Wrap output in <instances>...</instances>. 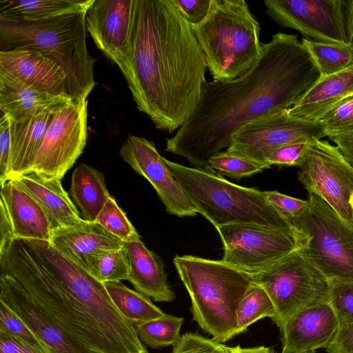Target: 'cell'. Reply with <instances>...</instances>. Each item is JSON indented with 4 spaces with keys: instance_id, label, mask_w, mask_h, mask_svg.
I'll list each match as a JSON object with an SVG mask.
<instances>
[{
    "instance_id": "6da1fadb",
    "label": "cell",
    "mask_w": 353,
    "mask_h": 353,
    "mask_svg": "<svg viewBox=\"0 0 353 353\" xmlns=\"http://www.w3.org/2000/svg\"><path fill=\"white\" fill-rule=\"evenodd\" d=\"M321 78L316 63L297 35L278 32L262 43L259 58L245 73L232 80L204 84L198 105L165 150L196 168L211 170L209 160L245 123L294 105Z\"/></svg>"
},
{
    "instance_id": "7a4b0ae2",
    "label": "cell",
    "mask_w": 353,
    "mask_h": 353,
    "mask_svg": "<svg viewBox=\"0 0 353 353\" xmlns=\"http://www.w3.org/2000/svg\"><path fill=\"white\" fill-rule=\"evenodd\" d=\"M0 268L1 274L12 276L43 312L90 353H148L104 283L50 241L13 239L0 253Z\"/></svg>"
},
{
    "instance_id": "3957f363",
    "label": "cell",
    "mask_w": 353,
    "mask_h": 353,
    "mask_svg": "<svg viewBox=\"0 0 353 353\" xmlns=\"http://www.w3.org/2000/svg\"><path fill=\"white\" fill-rule=\"evenodd\" d=\"M207 64L192 26L172 0H135L124 76L139 111L172 133L188 119L206 83Z\"/></svg>"
},
{
    "instance_id": "277c9868",
    "label": "cell",
    "mask_w": 353,
    "mask_h": 353,
    "mask_svg": "<svg viewBox=\"0 0 353 353\" xmlns=\"http://www.w3.org/2000/svg\"><path fill=\"white\" fill-rule=\"evenodd\" d=\"M86 12L41 21L0 14V51L32 48L57 63L67 77L72 101L87 99L95 86L94 59L86 46Z\"/></svg>"
},
{
    "instance_id": "5b68a950",
    "label": "cell",
    "mask_w": 353,
    "mask_h": 353,
    "mask_svg": "<svg viewBox=\"0 0 353 353\" xmlns=\"http://www.w3.org/2000/svg\"><path fill=\"white\" fill-rule=\"evenodd\" d=\"M164 160L198 212L216 228L246 225L301 233L268 201L264 192L233 183L214 170Z\"/></svg>"
},
{
    "instance_id": "8992f818",
    "label": "cell",
    "mask_w": 353,
    "mask_h": 353,
    "mask_svg": "<svg viewBox=\"0 0 353 353\" xmlns=\"http://www.w3.org/2000/svg\"><path fill=\"white\" fill-rule=\"evenodd\" d=\"M173 262L189 294L193 320L219 343L235 337L236 309L254 283L252 276L222 260L184 255Z\"/></svg>"
},
{
    "instance_id": "52a82bcc",
    "label": "cell",
    "mask_w": 353,
    "mask_h": 353,
    "mask_svg": "<svg viewBox=\"0 0 353 353\" xmlns=\"http://www.w3.org/2000/svg\"><path fill=\"white\" fill-rule=\"evenodd\" d=\"M192 28L214 80L239 77L261 55V27L244 0H212L205 19Z\"/></svg>"
},
{
    "instance_id": "ba28073f",
    "label": "cell",
    "mask_w": 353,
    "mask_h": 353,
    "mask_svg": "<svg viewBox=\"0 0 353 353\" xmlns=\"http://www.w3.org/2000/svg\"><path fill=\"white\" fill-rule=\"evenodd\" d=\"M308 207L291 221L305 239L302 256L330 283L353 282V230L322 198L308 192Z\"/></svg>"
},
{
    "instance_id": "9c48e42d",
    "label": "cell",
    "mask_w": 353,
    "mask_h": 353,
    "mask_svg": "<svg viewBox=\"0 0 353 353\" xmlns=\"http://www.w3.org/2000/svg\"><path fill=\"white\" fill-rule=\"evenodd\" d=\"M251 276L271 299L276 311L272 321L279 329L304 307L329 301L331 283L302 256L299 248Z\"/></svg>"
},
{
    "instance_id": "30bf717a",
    "label": "cell",
    "mask_w": 353,
    "mask_h": 353,
    "mask_svg": "<svg viewBox=\"0 0 353 353\" xmlns=\"http://www.w3.org/2000/svg\"><path fill=\"white\" fill-rule=\"evenodd\" d=\"M298 179L307 192L325 201L343 222L353 230V167L337 146L315 139L308 143Z\"/></svg>"
},
{
    "instance_id": "8fae6325",
    "label": "cell",
    "mask_w": 353,
    "mask_h": 353,
    "mask_svg": "<svg viewBox=\"0 0 353 353\" xmlns=\"http://www.w3.org/2000/svg\"><path fill=\"white\" fill-rule=\"evenodd\" d=\"M223 248L222 261L250 275L261 272L299 249L305 236L270 228L227 225L216 228Z\"/></svg>"
},
{
    "instance_id": "7c38bea8",
    "label": "cell",
    "mask_w": 353,
    "mask_h": 353,
    "mask_svg": "<svg viewBox=\"0 0 353 353\" xmlns=\"http://www.w3.org/2000/svg\"><path fill=\"white\" fill-rule=\"evenodd\" d=\"M327 137L319 122L292 117L288 110L251 121L231 138L226 151L267 169L265 160L275 150L296 143H310Z\"/></svg>"
},
{
    "instance_id": "4fadbf2b",
    "label": "cell",
    "mask_w": 353,
    "mask_h": 353,
    "mask_svg": "<svg viewBox=\"0 0 353 353\" xmlns=\"http://www.w3.org/2000/svg\"><path fill=\"white\" fill-rule=\"evenodd\" d=\"M88 103L71 101L53 113L32 172L62 179L73 166L86 144Z\"/></svg>"
},
{
    "instance_id": "5bb4252c",
    "label": "cell",
    "mask_w": 353,
    "mask_h": 353,
    "mask_svg": "<svg viewBox=\"0 0 353 353\" xmlns=\"http://www.w3.org/2000/svg\"><path fill=\"white\" fill-rule=\"evenodd\" d=\"M266 13L282 27L314 41L348 46L346 0H265Z\"/></svg>"
},
{
    "instance_id": "9a60e30c",
    "label": "cell",
    "mask_w": 353,
    "mask_h": 353,
    "mask_svg": "<svg viewBox=\"0 0 353 353\" xmlns=\"http://www.w3.org/2000/svg\"><path fill=\"white\" fill-rule=\"evenodd\" d=\"M135 0H93L85 17L97 47L125 76L130 65Z\"/></svg>"
},
{
    "instance_id": "2e32d148",
    "label": "cell",
    "mask_w": 353,
    "mask_h": 353,
    "mask_svg": "<svg viewBox=\"0 0 353 353\" xmlns=\"http://www.w3.org/2000/svg\"><path fill=\"white\" fill-rule=\"evenodd\" d=\"M119 152L123 160L151 183L169 214L185 217L199 213L153 142L130 135Z\"/></svg>"
},
{
    "instance_id": "e0dca14e",
    "label": "cell",
    "mask_w": 353,
    "mask_h": 353,
    "mask_svg": "<svg viewBox=\"0 0 353 353\" xmlns=\"http://www.w3.org/2000/svg\"><path fill=\"white\" fill-rule=\"evenodd\" d=\"M328 302L304 307L291 316L279 329L281 353H315L326 348L339 328Z\"/></svg>"
},
{
    "instance_id": "ac0fdd59",
    "label": "cell",
    "mask_w": 353,
    "mask_h": 353,
    "mask_svg": "<svg viewBox=\"0 0 353 353\" xmlns=\"http://www.w3.org/2000/svg\"><path fill=\"white\" fill-rule=\"evenodd\" d=\"M0 301L29 327L52 353H90L43 312L17 281L8 274H1Z\"/></svg>"
},
{
    "instance_id": "d6986e66",
    "label": "cell",
    "mask_w": 353,
    "mask_h": 353,
    "mask_svg": "<svg viewBox=\"0 0 353 353\" xmlns=\"http://www.w3.org/2000/svg\"><path fill=\"white\" fill-rule=\"evenodd\" d=\"M0 67L34 88L54 96L70 97L65 72L37 50L25 48L0 51Z\"/></svg>"
},
{
    "instance_id": "ffe728a7",
    "label": "cell",
    "mask_w": 353,
    "mask_h": 353,
    "mask_svg": "<svg viewBox=\"0 0 353 353\" xmlns=\"http://www.w3.org/2000/svg\"><path fill=\"white\" fill-rule=\"evenodd\" d=\"M49 241L59 252L85 269L92 255L123 247L121 239L98 222L84 219L77 225L54 230Z\"/></svg>"
},
{
    "instance_id": "44dd1931",
    "label": "cell",
    "mask_w": 353,
    "mask_h": 353,
    "mask_svg": "<svg viewBox=\"0 0 353 353\" xmlns=\"http://www.w3.org/2000/svg\"><path fill=\"white\" fill-rule=\"evenodd\" d=\"M0 199L11 219L14 239L50 240L53 229L47 214L15 180H8L1 186Z\"/></svg>"
},
{
    "instance_id": "7402d4cb",
    "label": "cell",
    "mask_w": 353,
    "mask_h": 353,
    "mask_svg": "<svg viewBox=\"0 0 353 353\" xmlns=\"http://www.w3.org/2000/svg\"><path fill=\"white\" fill-rule=\"evenodd\" d=\"M28 85L0 67V109L12 120L22 121L70 102Z\"/></svg>"
},
{
    "instance_id": "603a6c76",
    "label": "cell",
    "mask_w": 353,
    "mask_h": 353,
    "mask_svg": "<svg viewBox=\"0 0 353 353\" xmlns=\"http://www.w3.org/2000/svg\"><path fill=\"white\" fill-rule=\"evenodd\" d=\"M130 262L128 281L136 291L157 302H171L175 294L170 288L164 265L154 252L147 248L141 238L123 242Z\"/></svg>"
},
{
    "instance_id": "cb8c5ba5",
    "label": "cell",
    "mask_w": 353,
    "mask_h": 353,
    "mask_svg": "<svg viewBox=\"0 0 353 353\" xmlns=\"http://www.w3.org/2000/svg\"><path fill=\"white\" fill-rule=\"evenodd\" d=\"M353 97V65L332 75L321 77L291 108L290 116L318 122L327 112Z\"/></svg>"
},
{
    "instance_id": "d4e9b609",
    "label": "cell",
    "mask_w": 353,
    "mask_h": 353,
    "mask_svg": "<svg viewBox=\"0 0 353 353\" xmlns=\"http://www.w3.org/2000/svg\"><path fill=\"white\" fill-rule=\"evenodd\" d=\"M12 179L41 205L50 221L53 231L77 225L83 220L68 193L63 188L61 179L48 177L34 172Z\"/></svg>"
},
{
    "instance_id": "484cf974",
    "label": "cell",
    "mask_w": 353,
    "mask_h": 353,
    "mask_svg": "<svg viewBox=\"0 0 353 353\" xmlns=\"http://www.w3.org/2000/svg\"><path fill=\"white\" fill-rule=\"evenodd\" d=\"M56 110L43 112L22 121H17L10 119L8 180L32 172L36 157Z\"/></svg>"
},
{
    "instance_id": "4316f807",
    "label": "cell",
    "mask_w": 353,
    "mask_h": 353,
    "mask_svg": "<svg viewBox=\"0 0 353 353\" xmlns=\"http://www.w3.org/2000/svg\"><path fill=\"white\" fill-rule=\"evenodd\" d=\"M70 194L82 219L88 221L97 220L110 196L103 174L85 163H81L74 170Z\"/></svg>"
},
{
    "instance_id": "83f0119b",
    "label": "cell",
    "mask_w": 353,
    "mask_h": 353,
    "mask_svg": "<svg viewBox=\"0 0 353 353\" xmlns=\"http://www.w3.org/2000/svg\"><path fill=\"white\" fill-rule=\"evenodd\" d=\"M93 0H0V14L25 21H41L86 12Z\"/></svg>"
},
{
    "instance_id": "f1b7e54d",
    "label": "cell",
    "mask_w": 353,
    "mask_h": 353,
    "mask_svg": "<svg viewBox=\"0 0 353 353\" xmlns=\"http://www.w3.org/2000/svg\"><path fill=\"white\" fill-rule=\"evenodd\" d=\"M104 285L118 311L134 325L165 314L149 297L128 288L121 281L106 282Z\"/></svg>"
},
{
    "instance_id": "f546056e",
    "label": "cell",
    "mask_w": 353,
    "mask_h": 353,
    "mask_svg": "<svg viewBox=\"0 0 353 353\" xmlns=\"http://www.w3.org/2000/svg\"><path fill=\"white\" fill-rule=\"evenodd\" d=\"M274 305L265 290L255 283L240 301L236 312V336L245 332L254 322L275 316Z\"/></svg>"
},
{
    "instance_id": "4dcf8cb0",
    "label": "cell",
    "mask_w": 353,
    "mask_h": 353,
    "mask_svg": "<svg viewBox=\"0 0 353 353\" xmlns=\"http://www.w3.org/2000/svg\"><path fill=\"white\" fill-rule=\"evenodd\" d=\"M183 317L165 314L163 316L134 324L141 343L152 349L174 345L180 338Z\"/></svg>"
},
{
    "instance_id": "1f68e13d",
    "label": "cell",
    "mask_w": 353,
    "mask_h": 353,
    "mask_svg": "<svg viewBox=\"0 0 353 353\" xmlns=\"http://www.w3.org/2000/svg\"><path fill=\"white\" fill-rule=\"evenodd\" d=\"M316 63L321 77L339 72L353 65V52L348 46L301 41Z\"/></svg>"
},
{
    "instance_id": "d6a6232c",
    "label": "cell",
    "mask_w": 353,
    "mask_h": 353,
    "mask_svg": "<svg viewBox=\"0 0 353 353\" xmlns=\"http://www.w3.org/2000/svg\"><path fill=\"white\" fill-rule=\"evenodd\" d=\"M85 270L103 283L128 280L130 268L127 250L123 246L98 252L88 259Z\"/></svg>"
},
{
    "instance_id": "836d02e7",
    "label": "cell",
    "mask_w": 353,
    "mask_h": 353,
    "mask_svg": "<svg viewBox=\"0 0 353 353\" xmlns=\"http://www.w3.org/2000/svg\"><path fill=\"white\" fill-rule=\"evenodd\" d=\"M95 221L123 242H129L140 238L125 212L111 195Z\"/></svg>"
},
{
    "instance_id": "e575fe53",
    "label": "cell",
    "mask_w": 353,
    "mask_h": 353,
    "mask_svg": "<svg viewBox=\"0 0 353 353\" xmlns=\"http://www.w3.org/2000/svg\"><path fill=\"white\" fill-rule=\"evenodd\" d=\"M0 333L14 337L42 353H52L49 347L6 304L0 301Z\"/></svg>"
},
{
    "instance_id": "d590c367",
    "label": "cell",
    "mask_w": 353,
    "mask_h": 353,
    "mask_svg": "<svg viewBox=\"0 0 353 353\" xmlns=\"http://www.w3.org/2000/svg\"><path fill=\"white\" fill-rule=\"evenodd\" d=\"M208 164L219 174L236 180L251 176L264 170L261 166L227 151L215 154L210 158Z\"/></svg>"
},
{
    "instance_id": "8d00e7d4",
    "label": "cell",
    "mask_w": 353,
    "mask_h": 353,
    "mask_svg": "<svg viewBox=\"0 0 353 353\" xmlns=\"http://www.w3.org/2000/svg\"><path fill=\"white\" fill-rule=\"evenodd\" d=\"M319 122L327 137L353 134V97L327 112Z\"/></svg>"
},
{
    "instance_id": "74e56055",
    "label": "cell",
    "mask_w": 353,
    "mask_h": 353,
    "mask_svg": "<svg viewBox=\"0 0 353 353\" xmlns=\"http://www.w3.org/2000/svg\"><path fill=\"white\" fill-rule=\"evenodd\" d=\"M328 303L340 326L352 323L353 282H332Z\"/></svg>"
},
{
    "instance_id": "f35d334b",
    "label": "cell",
    "mask_w": 353,
    "mask_h": 353,
    "mask_svg": "<svg viewBox=\"0 0 353 353\" xmlns=\"http://www.w3.org/2000/svg\"><path fill=\"white\" fill-rule=\"evenodd\" d=\"M172 353H230V347L197 333L182 334L173 345Z\"/></svg>"
},
{
    "instance_id": "ab89813d",
    "label": "cell",
    "mask_w": 353,
    "mask_h": 353,
    "mask_svg": "<svg viewBox=\"0 0 353 353\" xmlns=\"http://www.w3.org/2000/svg\"><path fill=\"white\" fill-rule=\"evenodd\" d=\"M308 143H292L275 150L265 160L266 168H270L273 165L301 166L305 159Z\"/></svg>"
},
{
    "instance_id": "60d3db41",
    "label": "cell",
    "mask_w": 353,
    "mask_h": 353,
    "mask_svg": "<svg viewBox=\"0 0 353 353\" xmlns=\"http://www.w3.org/2000/svg\"><path fill=\"white\" fill-rule=\"evenodd\" d=\"M268 201L290 222L299 217L307 208V200H302L277 191H264Z\"/></svg>"
},
{
    "instance_id": "b9f144b4",
    "label": "cell",
    "mask_w": 353,
    "mask_h": 353,
    "mask_svg": "<svg viewBox=\"0 0 353 353\" xmlns=\"http://www.w3.org/2000/svg\"><path fill=\"white\" fill-rule=\"evenodd\" d=\"M181 15L191 25L201 23L207 17L212 0H172Z\"/></svg>"
},
{
    "instance_id": "7bdbcfd3",
    "label": "cell",
    "mask_w": 353,
    "mask_h": 353,
    "mask_svg": "<svg viewBox=\"0 0 353 353\" xmlns=\"http://www.w3.org/2000/svg\"><path fill=\"white\" fill-rule=\"evenodd\" d=\"M10 118L3 114L0 119V185L8 181L10 163Z\"/></svg>"
},
{
    "instance_id": "ee69618b",
    "label": "cell",
    "mask_w": 353,
    "mask_h": 353,
    "mask_svg": "<svg viewBox=\"0 0 353 353\" xmlns=\"http://www.w3.org/2000/svg\"><path fill=\"white\" fill-rule=\"evenodd\" d=\"M325 350L327 353H353V323L339 326Z\"/></svg>"
},
{
    "instance_id": "f6af8a7d",
    "label": "cell",
    "mask_w": 353,
    "mask_h": 353,
    "mask_svg": "<svg viewBox=\"0 0 353 353\" xmlns=\"http://www.w3.org/2000/svg\"><path fill=\"white\" fill-rule=\"evenodd\" d=\"M0 253L14 239L13 226L8 211L3 199H0Z\"/></svg>"
},
{
    "instance_id": "bcb514c9",
    "label": "cell",
    "mask_w": 353,
    "mask_h": 353,
    "mask_svg": "<svg viewBox=\"0 0 353 353\" xmlns=\"http://www.w3.org/2000/svg\"><path fill=\"white\" fill-rule=\"evenodd\" d=\"M0 353H42L16 337L0 333Z\"/></svg>"
},
{
    "instance_id": "7dc6e473",
    "label": "cell",
    "mask_w": 353,
    "mask_h": 353,
    "mask_svg": "<svg viewBox=\"0 0 353 353\" xmlns=\"http://www.w3.org/2000/svg\"><path fill=\"white\" fill-rule=\"evenodd\" d=\"M353 167V134L334 135L328 137Z\"/></svg>"
},
{
    "instance_id": "c3c4849f",
    "label": "cell",
    "mask_w": 353,
    "mask_h": 353,
    "mask_svg": "<svg viewBox=\"0 0 353 353\" xmlns=\"http://www.w3.org/2000/svg\"><path fill=\"white\" fill-rule=\"evenodd\" d=\"M345 23L347 45L353 52V0H346Z\"/></svg>"
},
{
    "instance_id": "681fc988",
    "label": "cell",
    "mask_w": 353,
    "mask_h": 353,
    "mask_svg": "<svg viewBox=\"0 0 353 353\" xmlns=\"http://www.w3.org/2000/svg\"><path fill=\"white\" fill-rule=\"evenodd\" d=\"M230 353H273L272 350L264 345L254 347H242L240 345L230 347Z\"/></svg>"
},
{
    "instance_id": "f907efd6",
    "label": "cell",
    "mask_w": 353,
    "mask_h": 353,
    "mask_svg": "<svg viewBox=\"0 0 353 353\" xmlns=\"http://www.w3.org/2000/svg\"><path fill=\"white\" fill-rule=\"evenodd\" d=\"M350 205H351V207L352 208V210H353V194H352V196L350 198Z\"/></svg>"
}]
</instances>
